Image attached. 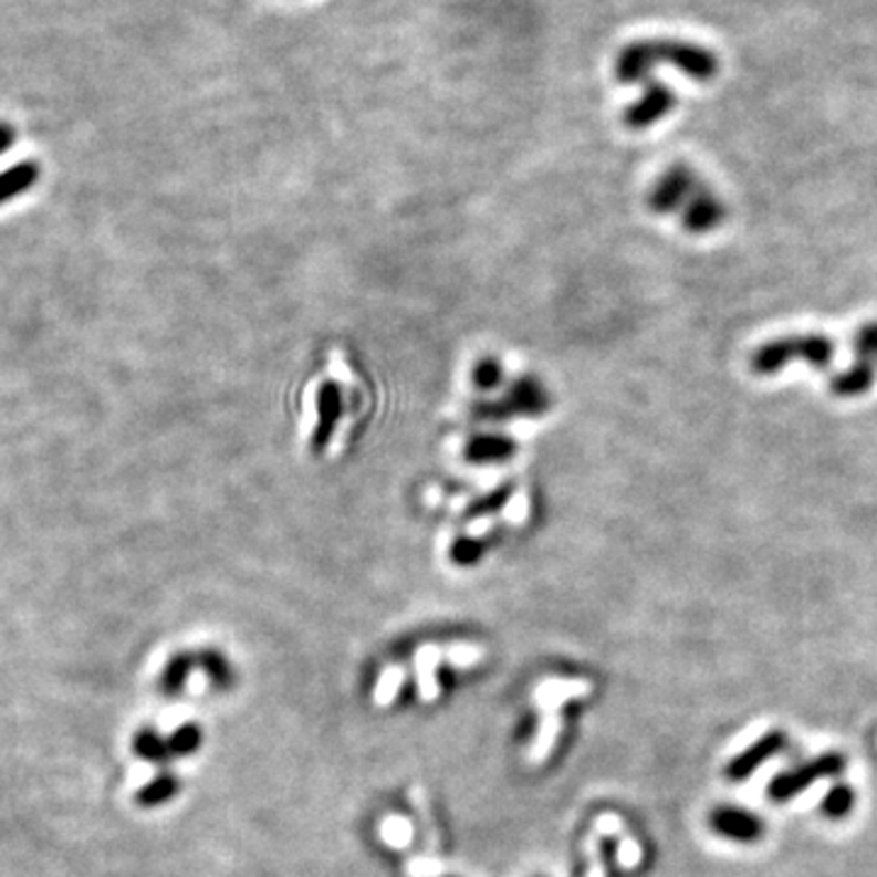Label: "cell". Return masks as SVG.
Wrapping results in <instances>:
<instances>
[{
	"label": "cell",
	"mask_w": 877,
	"mask_h": 877,
	"mask_svg": "<svg viewBox=\"0 0 877 877\" xmlns=\"http://www.w3.org/2000/svg\"><path fill=\"white\" fill-rule=\"evenodd\" d=\"M549 410V393L542 383L532 376L514 380L502 400L476 405V417L480 419H510V417H536Z\"/></svg>",
	"instance_id": "obj_3"
},
{
	"label": "cell",
	"mask_w": 877,
	"mask_h": 877,
	"mask_svg": "<svg viewBox=\"0 0 877 877\" xmlns=\"http://www.w3.org/2000/svg\"><path fill=\"white\" fill-rule=\"evenodd\" d=\"M473 383L480 390H495L502 383V366L495 358H483L473 370Z\"/></svg>",
	"instance_id": "obj_20"
},
{
	"label": "cell",
	"mask_w": 877,
	"mask_h": 877,
	"mask_svg": "<svg viewBox=\"0 0 877 877\" xmlns=\"http://www.w3.org/2000/svg\"><path fill=\"white\" fill-rule=\"evenodd\" d=\"M670 105H672L670 91H666L664 86H651V91L646 93V98L641 103H636L634 107H629V113L624 119H627L629 127L641 129V127L654 125L656 119L664 117L670 111Z\"/></svg>",
	"instance_id": "obj_10"
},
{
	"label": "cell",
	"mask_w": 877,
	"mask_h": 877,
	"mask_svg": "<svg viewBox=\"0 0 877 877\" xmlns=\"http://www.w3.org/2000/svg\"><path fill=\"white\" fill-rule=\"evenodd\" d=\"M875 380V370L873 364L865 362V358H858L856 366H850L846 374H841L832 380V390L834 395H841V398H850V395H860L873 386Z\"/></svg>",
	"instance_id": "obj_15"
},
{
	"label": "cell",
	"mask_w": 877,
	"mask_h": 877,
	"mask_svg": "<svg viewBox=\"0 0 877 877\" xmlns=\"http://www.w3.org/2000/svg\"><path fill=\"white\" fill-rule=\"evenodd\" d=\"M514 453V441L502 435H478L466 443V459L473 463L508 461Z\"/></svg>",
	"instance_id": "obj_11"
},
{
	"label": "cell",
	"mask_w": 877,
	"mask_h": 877,
	"mask_svg": "<svg viewBox=\"0 0 877 877\" xmlns=\"http://www.w3.org/2000/svg\"><path fill=\"white\" fill-rule=\"evenodd\" d=\"M697 186H700V181H697L692 171H688L685 166H676L656 184L648 202H651V208L660 215L682 210L685 200L692 196V190Z\"/></svg>",
	"instance_id": "obj_6"
},
{
	"label": "cell",
	"mask_w": 877,
	"mask_h": 877,
	"mask_svg": "<svg viewBox=\"0 0 877 877\" xmlns=\"http://www.w3.org/2000/svg\"><path fill=\"white\" fill-rule=\"evenodd\" d=\"M132 751L139 755L142 761L154 763V765H166L171 761V751H168V741H164L154 729L144 727L139 729L135 739H132Z\"/></svg>",
	"instance_id": "obj_16"
},
{
	"label": "cell",
	"mask_w": 877,
	"mask_h": 877,
	"mask_svg": "<svg viewBox=\"0 0 877 877\" xmlns=\"http://www.w3.org/2000/svg\"><path fill=\"white\" fill-rule=\"evenodd\" d=\"M787 749V734L785 731H768L765 737L759 741H753L747 751H741L734 755L724 768V775L729 783H743V780L751 777L763 763H768L773 755L783 753Z\"/></svg>",
	"instance_id": "obj_5"
},
{
	"label": "cell",
	"mask_w": 877,
	"mask_h": 877,
	"mask_svg": "<svg viewBox=\"0 0 877 877\" xmlns=\"http://www.w3.org/2000/svg\"><path fill=\"white\" fill-rule=\"evenodd\" d=\"M856 356L868 362L870 356H877V324H870L858 332L856 336Z\"/></svg>",
	"instance_id": "obj_22"
},
{
	"label": "cell",
	"mask_w": 877,
	"mask_h": 877,
	"mask_svg": "<svg viewBox=\"0 0 877 877\" xmlns=\"http://www.w3.org/2000/svg\"><path fill=\"white\" fill-rule=\"evenodd\" d=\"M512 495V486H502L500 490L492 492V495H486L483 500H478L476 504H471V510L466 512V516H480V514H488V512H495L500 504Z\"/></svg>",
	"instance_id": "obj_21"
},
{
	"label": "cell",
	"mask_w": 877,
	"mask_h": 877,
	"mask_svg": "<svg viewBox=\"0 0 877 877\" xmlns=\"http://www.w3.org/2000/svg\"><path fill=\"white\" fill-rule=\"evenodd\" d=\"M40 174L42 168L34 161H20L6 168V171H0V206H6V202L32 190L34 184L40 181Z\"/></svg>",
	"instance_id": "obj_9"
},
{
	"label": "cell",
	"mask_w": 877,
	"mask_h": 877,
	"mask_svg": "<svg viewBox=\"0 0 877 877\" xmlns=\"http://www.w3.org/2000/svg\"><path fill=\"white\" fill-rule=\"evenodd\" d=\"M202 747V729L198 724H184L178 727L171 737H168V751L171 759H186L194 755Z\"/></svg>",
	"instance_id": "obj_17"
},
{
	"label": "cell",
	"mask_w": 877,
	"mask_h": 877,
	"mask_svg": "<svg viewBox=\"0 0 877 877\" xmlns=\"http://www.w3.org/2000/svg\"><path fill=\"white\" fill-rule=\"evenodd\" d=\"M342 415H344L342 388L336 386L334 380L322 383L317 393V427H315V437H312V449H315V453H322L324 447H327Z\"/></svg>",
	"instance_id": "obj_7"
},
{
	"label": "cell",
	"mask_w": 877,
	"mask_h": 877,
	"mask_svg": "<svg viewBox=\"0 0 877 877\" xmlns=\"http://www.w3.org/2000/svg\"><path fill=\"white\" fill-rule=\"evenodd\" d=\"M194 670H196V654L181 651V654L171 656V660H168L166 668H164V672H161V682H159L161 692H164L166 697L181 695V692L186 690L188 676H190V672H194Z\"/></svg>",
	"instance_id": "obj_12"
},
{
	"label": "cell",
	"mask_w": 877,
	"mask_h": 877,
	"mask_svg": "<svg viewBox=\"0 0 877 877\" xmlns=\"http://www.w3.org/2000/svg\"><path fill=\"white\" fill-rule=\"evenodd\" d=\"M856 807V792L848 785H836L826 792L822 802V814L828 819H844V816Z\"/></svg>",
	"instance_id": "obj_18"
},
{
	"label": "cell",
	"mask_w": 877,
	"mask_h": 877,
	"mask_svg": "<svg viewBox=\"0 0 877 877\" xmlns=\"http://www.w3.org/2000/svg\"><path fill=\"white\" fill-rule=\"evenodd\" d=\"M196 668L208 672L212 688L218 690L232 688L234 670L230 666V660H227L220 651H215V648H200V651H196Z\"/></svg>",
	"instance_id": "obj_14"
},
{
	"label": "cell",
	"mask_w": 877,
	"mask_h": 877,
	"mask_svg": "<svg viewBox=\"0 0 877 877\" xmlns=\"http://www.w3.org/2000/svg\"><path fill=\"white\" fill-rule=\"evenodd\" d=\"M15 139H18V132H15V127L10 125V123H3V119H0V156H3L6 152H10V149H13Z\"/></svg>",
	"instance_id": "obj_23"
},
{
	"label": "cell",
	"mask_w": 877,
	"mask_h": 877,
	"mask_svg": "<svg viewBox=\"0 0 877 877\" xmlns=\"http://www.w3.org/2000/svg\"><path fill=\"white\" fill-rule=\"evenodd\" d=\"M707 824H710L717 836L734 841V844H759L765 834V822L759 814H753L743 807H734V804L714 807Z\"/></svg>",
	"instance_id": "obj_4"
},
{
	"label": "cell",
	"mask_w": 877,
	"mask_h": 877,
	"mask_svg": "<svg viewBox=\"0 0 877 877\" xmlns=\"http://www.w3.org/2000/svg\"><path fill=\"white\" fill-rule=\"evenodd\" d=\"M846 771V755L844 753H824L816 755V759L790 768V771L777 773L771 785H768V797L775 804L790 802L792 797H797L800 792L810 790L812 785L819 783V780L836 777Z\"/></svg>",
	"instance_id": "obj_2"
},
{
	"label": "cell",
	"mask_w": 877,
	"mask_h": 877,
	"mask_svg": "<svg viewBox=\"0 0 877 877\" xmlns=\"http://www.w3.org/2000/svg\"><path fill=\"white\" fill-rule=\"evenodd\" d=\"M486 542H478V539H459L451 546V561L459 563V566H473L486 554Z\"/></svg>",
	"instance_id": "obj_19"
},
{
	"label": "cell",
	"mask_w": 877,
	"mask_h": 877,
	"mask_svg": "<svg viewBox=\"0 0 877 877\" xmlns=\"http://www.w3.org/2000/svg\"><path fill=\"white\" fill-rule=\"evenodd\" d=\"M834 354V344L826 340L822 334H810V336H787V340H780L763 346L759 354L753 356V370L755 374H775L780 366H785L790 358H807L814 366H828Z\"/></svg>",
	"instance_id": "obj_1"
},
{
	"label": "cell",
	"mask_w": 877,
	"mask_h": 877,
	"mask_svg": "<svg viewBox=\"0 0 877 877\" xmlns=\"http://www.w3.org/2000/svg\"><path fill=\"white\" fill-rule=\"evenodd\" d=\"M178 792H181V780H178V775L161 773L137 792V804L139 807H147V810L161 807V804L171 802Z\"/></svg>",
	"instance_id": "obj_13"
},
{
	"label": "cell",
	"mask_w": 877,
	"mask_h": 877,
	"mask_svg": "<svg viewBox=\"0 0 877 877\" xmlns=\"http://www.w3.org/2000/svg\"><path fill=\"white\" fill-rule=\"evenodd\" d=\"M722 220H724L722 202H719L702 184L697 186L692 190V196L685 200L682 225L688 227L690 232H710Z\"/></svg>",
	"instance_id": "obj_8"
}]
</instances>
